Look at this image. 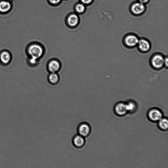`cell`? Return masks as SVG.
I'll use <instances>...</instances> for the list:
<instances>
[{"label":"cell","instance_id":"30bf717a","mask_svg":"<svg viewBox=\"0 0 168 168\" xmlns=\"http://www.w3.org/2000/svg\"><path fill=\"white\" fill-rule=\"evenodd\" d=\"M12 55L9 51L3 50L0 52V63L3 65L9 64L12 60Z\"/></svg>","mask_w":168,"mask_h":168},{"label":"cell","instance_id":"ffe728a7","mask_svg":"<svg viewBox=\"0 0 168 168\" xmlns=\"http://www.w3.org/2000/svg\"><path fill=\"white\" fill-rule=\"evenodd\" d=\"M81 1L83 3L88 4L91 3L92 0H81Z\"/></svg>","mask_w":168,"mask_h":168},{"label":"cell","instance_id":"2e32d148","mask_svg":"<svg viewBox=\"0 0 168 168\" xmlns=\"http://www.w3.org/2000/svg\"><path fill=\"white\" fill-rule=\"evenodd\" d=\"M78 18L77 15L73 14L70 16L68 19V23L70 27H75L78 25Z\"/></svg>","mask_w":168,"mask_h":168},{"label":"cell","instance_id":"277c9868","mask_svg":"<svg viewBox=\"0 0 168 168\" xmlns=\"http://www.w3.org/2000/svg\"><path fill=\"white\" fill-rule=\"evenodd\" d=\"M113 110L115 115L120 117L125 116L128 113L125 102L121 101L117 102L114 106Z\"/></svg>","mask_w":168,"mask_h":168},{"label":"cell","instance_id":"8992f818","mask_svg":"<svg viewBox=\"0 0 168 168\" xmlns=\"http://www.w3.org/2000/svg\"><path fill=\"white\" fill-rule=\"evenodd\" d=\"M62 67L60 61L56 58L50 60L47 65V70L50 73H57Z\"/></svg>","mask_w":168,"mask_h":168},{"label":"cell","instance_id":"7a4b0ae2","mask_svg":"<svg viewBox=\"0 0 168 168\" xmlns=\"http://www.w3.org/2000/svg\"><path fill=\"white\" fill-rule=\"evenodd\" d=\"M165 57L162 54L157 53L153 55L150 58V64L152 68L160 70L164 67Z\"/></svg>","mask_w":168,"mask_h":168},{"label":"cell","instance_id":"6da1fadb","mask_svg":"<svg viewBox=\"0 0 168 168\" xmlns=\"http://www.w3.org/2000/svg\"><path fill=\"white\" fill-rule=\"evenodd\" d=\"M26 52L28 58L39 60L44 55V48L40 43L33 42L27 46Z\"/></svg>","mask_w":168,"mask_h":168},{"label":"cell","instance_id":"9c48e42d","mask_svg":"<svg viewBox=\"0 0 168 168\" xmlns=\"http://www.w3.org/2000/svg\"><path fill=\"white\" fill-rule=\"evenodd\" d=\"M141 52L146 53L149 52L151 48V45L150 41L145 38L139 39L137 46Z\"/></svg>","mask_w":168,"mask_h":168},{"label":"cell","instance_id":"44dd1931","mask_svg":"<svg viewBox=\"0 0 168 168\" xmlns=\"http://www.w3.org/2000/svg\"><path fill=\"white\" fill-rule=\"evenodd\" d=\"M168 58L167 57H165L164 61V67L167 68L168 67Z\"/></svg>","mask_w":168,"mask_h":168},{"label":"cell","instance_id":"7402d4cb","mask_svg":"<svg viewBox=\"0 0 168 168\" xmlns=\"http://www.w3.org/2000/svg\"><path fill=\"white\" fill-rule=\"evenodd\" d=\"M140 3L143 4L147 3L149 0H139Z\"/></svg>","mask_w":168,"mask_h":168},{"label":"cell","instance_id":"5b68a950","mask_svg":"<svg viewBox=\"0 0 168 168\" xmlns=\"http://www.w3.org/2000/svg\"><path fill=\"white\" fill-rule=\"evenodd\" d=\"M139 39L135 35L129 34L124 37L123 42L125 46L128 48H133L137 46Z\"/></svg>","mask_w":168,"mask_h":168},{"label":"cell","instance_id":"d6986e66","mask_svg":"<svg viewBox=\"0 0 168 168\" xmlns=\"http://www.w3.org/2000/svg\"><path fill=\"white\" fill-rule=\"evenodd\" d=\"M50 3L53 4H56L60 3V0H49Z\"/></svg>","mask_w":168,"mask_h":168},{"label":"cell","instance_id":"5bb4252c","mask_svg":"<svg viewBox=\"0 0 168 168\" xmlns=\"http://www.w3.org/2000/svg\"><path fill=\"white\" fill-rule=\"evenodd\" d=\"M145 9V6L141 3L134 4L132 6V10L135 14L138 15L142 13Z\"/></svg>","mask_w":168,"mask_h":168},{"label":"cell","instance_id":"52a82bcc","mask_svg":"<svg viewBox=\"0 0 168 168\" xmlns=\"http://www.w3.org/2000/svg\"><path fill=\"white\" fill-rule=\"evenodd\" d=\"M12 2L7 0H0V15H7L13 9Z\"/></svg>","mask_w":168,"mask_h":168},{"label":"cell","instance_id":"3957f363","mask_svg":"<svg viewBox=\"0 0 168 168\" xmlns=\"http://www.w3.org/2000/svg\"><path fill=\"white\" fill-rule=\"evenodd\" d=\"M162 111L160 109L153 108L148 111L147 117L149 120L153 123H157L163 117Z\"/></svg>","mask_w":168,"mask_h":168},{"label":"cell","instance_id":"e0dca14e","mask_svg":"<svg viewBox=\"0 0 168 168\" xmlns=\"http://www.w3.org/2000/svg\"><path fill=\"white\" fill-rule=\"evenodd\" d=\"M39 61L31 58H28L27 60L28 64L32 67L36 66L37 65H38Z\"/></svg>","mask_w":168,"mask_h":168},{"label":"cell","instance_id":"ac0fdd59","mask_svg":"<svg viewBox=\"0 0 168 168\" xmlns=\"http://www.w3.org/2000/svg\"><path fill=\"white\" fill-rule=\"evenodd\" d=\"M76 10L79 13H82L84 11V6L82 4H78L76 7Z\"/></svg>","mask_w":168,"mask_h":168},{"label":"cell","instance_id":"9a60e30c","mask_svg":"<svg viewBox=\"0 0 168 168\" xmlns=\"http://www.w3.org/2000/svg\"><path fill=\"white\" fill-rule=\"evenodd\" d=\"M48 80L50 84L53 85L57 84L60 81V76L57 73H50L48 76Z\"/></svg>","mask_w":168,"mask_h":168},{"label":"cell","instance_id":"ba28073f","mask_svg":"<svg viewBox=\"0 0 168 168\" xmlns=\"http://www.w3.org/2000/svg\"><path fill=\"white\" fill-rule=\"evenodd\" d=\"M91 128L89 124L86 122H83L79 124L77 128L78 134L84 138L88 137L91 133Z\"/></svg>","mask_w":168,"mask_h":168},{"label":"cell","instance_id":"4fadbf2b","mask_svg":"<svg viewBox=\"0 0 168 168\" xmlns=\"http://www.w3.org/2000/svg\"><path fill=\"white\" fill-rule=\"evenodd\" d=\"M157 123L158 127L160 130L164 131L167 130L168 120L167 118L163 117Z\"/></svg>","mask_w":168,"mask_h":168},{"label":"cell","instance_id":"8fae6325","mask_svg":"<svg viewBox=\"0 0 168 168\" xmlns=\"http://www.w3.org/2000/svg\"><path fill=\"white\" fill-rule=\"evenodd\" d=\"M86 143V141L84 137L79 134L75 135L72 139L73 145L77 148H81L84 147Z\"/></svg>","mask_w":168,"mask_h":168},{"label":"cell","instance_id":"7c38bea8","mask_svg":"<svg viewBox=\"0 0 168 168\" xmlns=\"http://www.w3.org/2000/svg\"><path fill=\"white\" fill-rule=\"evenodd\" d=\"M128 113L134 114L138 110V105L137 102L133 100H129L126 102Z\"/></svg>","mask_w":168,"mask_h":168},{"label":"cell","instance_id":"603a6c76","mask_svg":"<svg viewBox=\"0 0 168 168\" xmlns=\"http://www.w3.org/2000/svg\"><path fill=\"white\" fill-rule=\"evenodd\" d=\"M7 1L13 2V1L14 0H7Z\"/></svg>","mask_w":168,"mask_h":168}]
</instances>
